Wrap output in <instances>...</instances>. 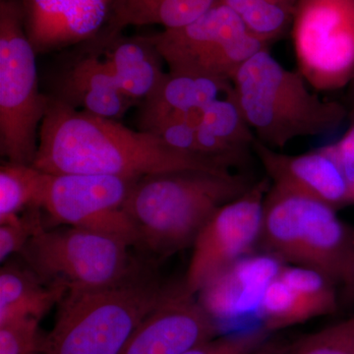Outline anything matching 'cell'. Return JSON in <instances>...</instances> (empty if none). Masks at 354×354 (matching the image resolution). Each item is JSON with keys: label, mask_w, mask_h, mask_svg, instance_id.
Instances as JSON below:
<instances>
[{"label": "cell", "mask_w": 354, "mask_h": 354, "mask_svg": "<svg viewBox=\"0 0 354 354\" xmlns=\"http://www.w3.org/2000/svg\"><path fill=\"white\" fill-rule=\"evenodd\" d=\"M202 113L203 111H198L184 118L165 121L150 133L157 135L174 150L201 157L197 152L196 134Z\"/></svg>", "instance_id": "obj_29"}, {"label": "cell", "mask_w": 354, "mask_h": 354, "mask_svg": "<svg viewBox=\"0 0 354 354\" xmlns=\"http://www.w3.org/2000/svg\"><path fill=\"white\" fill-rule=\"evenodd\" d=\"M256 136L242 113L234 90L203 111L197 127V152L232 171L241 167Z\"/></svg>", "instance_id": "obj_19"}, {"label": "cell", "mask_w": 354, "mask_h": 354, "mask_svg": "<svg viewBox=\"0 0 354 354\" xmlns=\"http://www.w3.org/2000/svg\"><path fill=\"white\" fill-rule=\"evenodd\" d=\"M94 39L118 86L135 102L141 104L165 78L164 60L148 36L127 38L121 34L111 39Z\"/></svg>", "instance_id": "obj_20"}, {"label": "cell", "mask_w": 354, "mask_h": 354, "mask_svg": "<svg viewBox=\"0 0 354 354\" xmlns=\"http://www.w3.org/2000/svg\"><path fill=\"white\" fill-rule=\"evenodd\" d=\"M335 286L321 272L286 264L265 291L259 325L272 334L334 314L337 309Z\"/></svg>", "instance_id": "obj_15"}, {"label": "cell", "mask_w": 354, "mask_h": 354, "mask_svg": "<svg viewBox=\"0 0 354 354\" xmlns=\"http://www.w3.org/2000/svg\"><path fill=\"white\" fill-rule=\"evenodd\" d=\"M290 344H286L281 339L269 337L260 346L254 349L252 353L249 354H286Z\"/></svg>", "instance_id": "obj_31"}, {"label": "cell", "mask_w": 354, "mask_h": 354, "mask_svg": "<svg viewBox=\"0 0 354 354\" xmlns=\"http://www.w3.org/2000/svg\"><path fill=\"white\" fill-rule=\"evenodd\" d=\"M148 37L169 71L218 77L232 82L249 58L269 48L225 1L189 24Z\"/></svg>", "instance_id": "obj_8"}, {"label": "cell", "mask_w": 354, "mask_h": 354, "mask_svg": "<svg viewBox=\"0 0 354 354\" xmlns=\"http://www.w3.org/2000/svg\"><path fill=\"white\" fill-rule=\"evenodd\" d=\"M262 326L223 333L180 354H249L271 337Z\"/></svg>", "instance_id": "obj_26"}, {"label": "cell", "mask_w": 354, "mask_h": 354, "mask_svg": "<svg viewBox=\"0 0 354 354\" xmlns=\"http://www.w3.org/2000/svg\"><path fill=\"white\" fill-rule=\"evenodd\" d=\"M267 252L251 254L218 272L199 292L197 299L221 330L258 316L265 291L285 266Z\"/></svg>", "instance_id": "obj_13"}, {"label": "cell", "mask_w": 354, "mask_h": 354, "mask_svg": "<svg viewBox=\"0 0 354 354\" xmlns=\"http://www.w3.org/2000/svg\"><path fill=\"white\" fill-rule=\"evenodd\" d=\"M221 334L183 283L140 324L120 354H180Z\"/></svg>", "instance_id": "obj_12"}, {"label": "cell", "mask_w": 354, "mask_h": 354, "mask_svg": "<svg viewBox=\"0 0 354 354\" xmlns=\"http://www.w3.org/2000/svg\"><path fill=\"white\" fill-rule=\"evenodd\" d=\"M297 70L317 92L354 78V0H299L291 23Z\"/></svg>", "instance_id": "obj_9"}, {"label": "cell", "mask_w": 354, "mask_h": 354, "mask_svg": "<svg viewBox=\"0 0 354 354\" xmlns=\"http://www.w3.org/2000/svg\"><path fill=\"white\" fill-rule=\"evenodd\" d=\"M232 90L234 85L227 79L167 72L155 92L141 102L140 130L151 132L165 121L203 111Z\"/></svg>", "instance_id": "obj_18"}, {"label": "cell", "mask_w": 354, "mask_h": 354, "mask_svg": "<svg viewBox=\"0 0 354 354\" xmlns=\"http://www.w3.org/2000/svg\"><path fill=\"white\" fill-rule=\"evenodd\" d=\"M346 290L348 291L349 295H353V297H354V262H353V274H351V283H349V285L348 286V288H346Z\"/></svg>", "instance_id": "obj_32"}, {"label": "cell", "mask_w": 354, "mask_h": 354, "mask_svg": "<svg viewBox=\"0 0 354 354\" xmlns=\"http://www.w3.org/2000/svg\"><path fill=\"white\" fill-rule=\"evenodd\" d=\"M36 318H22L0 325V354H41L44 335Z\"/></svg>", "instance_id": "obj_27"}, {"label": "cell", "mask_w": 354, "mask_h": 354, "mask_svg": "<svg viewBox=\"0 0 354 354\" xmlns=\"http://www.w3.org/2000/svg\"><path fill=\"white\" fill-rule=\"evenodd\" d=\"M225 0H113L108 25L99 35L111 39L129 26L158 25L164 30L189 24Z\"/></svg>", "instance_id": "obj_21"}, {"label": "cell", "mask_w": 354, "mask_h": 354, "mask_svg": "<svg viewBox=\"0 0 354 354\" xmlns=\"http://www.w3.org/2000/svg\"><path fill=\"white\" fill-rule=\"evenodd\" d=\"M232 85L256 138L272 149L283 148L299 137L335 131L348 118L344 106L312 92L302 74L286 68L269 48L249 58Z\"/></svg>", "instance_id": "obj_4"}, {"label": "cell", "mask_w": 354, "mask_h": 354, "mask_svg": "<svg viewBox=\"0 0 354 354\" xmlns=\"http://www.w3.org/2000/svg\"><path fill=\"white\" fill-rule=\"evenodd\" d=\"M130 245L88 228L41 227L20 254L41 283L71 288H99L118 283L135 269Z\"/></svg>", "instance_id": "obj_7"}, {"label": "cell", "mask_w": 354, "mask_h": 354, "mask_svg": "<svg viewBox=\"0 0 354 354\" xmlns=\"http://www.w3.org/2000/svg\"><path fill=\"white\" fill-rule=\"evenodd\" d=\"M351 88H353V106H351V109H354V78H353V80L351 81Z\"/></svg>", "instance_id": "obj_33"}, {"label": "cell", "mask_w": 354, "mask_h": 354, "mask_svg": "<svg viewBox=\"0 0 354 354\" xmlns=\"http://www.w3.org/2000/svg\"><path fill=\"white\" fill-rule=\"evenodd\" d=\"M37 53L28 39L20 0H0V153L32 165L48 95L39 88Z\"/></svg>", "instance_id": "obj_6"}, {"label": "cell", "mask_w": 354, "mask_h": 354, "mask_svg": "<svg viewBox=\"0 0 354 354\" xmlns=\"http://www.w3.org/2000/svg\"><path fill=\"white\" fill-rule=\"evenodd\" d=\"M41 209L30 208L15 220L0 225V261L4 262L14 253H20L26 244L44 227Z\"/></svg>", "instance_id": "obj_28"}, {"label": "cell", "mask_w": 354, "mask_h": 354, "mask_svg": "<svg viewBox=\"0 0 354 354\" xmlns=\"http://www.w3.org/2000/svg\"><path fill=\"white\" fill-rule=\"evenodd\" d=\"M253 153L272 185L314 198L335 209L351 205L346 179L329 146L286 155L256 139Z\"/></svg>", "instance_id": "obj_16"}, {"label": "cell", "mask_w": 354, "mask_h": 354, "mask_svg": "<svg viewBox=\"0 0 354 354\" xmlns=\"http://www.w3.org/2000/svg\"><path fill=\"white\" fill-rule=\"evenodd\" d=\"M66 286H46L32 270L14 265L0 272V325L22 318H41L59 304Z\"/></svg>", "instance_id": "obj_22"}, {"label": "cell", "mask_w": 354, "mask_h": 354, "mask_svg": "<svg viewBox=\"0 0 354 354\" xmlns=\"http://www.w3.org/2000/svg\"><path fill=\"white\" fill-rule=\"evenodd\" d=\"M138 180L99 174H46L39 206L55 225L88 228L137 245L138 232L125 204Z\"/></svg>", "instance_id": "obj_10"}, {"label": "cell", "mask_w": 354, "mask_h": 354, "mask_svg": "<svg viewBox=\"0 0 354 354\" xmlns=\"http://www.w3.org/2000/svg\"><path fill=\"white\" fill-rule=\"evenodd\" d=\"M82 44L80 53L60 70L51 95L88 113L120 120L139 102L121 90L99 44L92 39Z\"/></svg>", "instance_id": "obj_17"}, {"label": "cell", "mask_w": 354, "mask_h": 354, "mask_svg": "<svg viewBox=\"0 0 354 354\" xmlns=\"http://www.w3.org/2000/svg\"><path fill=\"white\" fill-rule=\"evenodd\" d=\"M44 171L32 165L6 162L0 167V225L30 208H39Z\"/></svg>", "instance_id": "obj_23"}, {"label": "cell", "mask_w": 354, "mask_h": 354, "mask_svg": "<svg viewBox=\"0 0 354 354\" xmlns=\"http://www.w3.org/2000/svg\"><path fill=\"white\" fill-rule=\"evenodd\" d=\"M254 183L234 172H169L139 179L125 204L138 232L137 246L160 258L192 246L209 216Z\"/></svg>", "instance_id": "obj_3"}, {"label": "cell", "mask_w": 354, "mask_h": 354, "mask_svg": "<svg viewBox=\"0 0 354 354\" xmlns=\"http://www.w3.org/2000/svg\"><path fill=\"white\" fill-rule=\"evenodd\" d=\"M286 354H354V317L305 335Z\"/></svg>", "instance_id": "obj_25"}, {"label": "cell", "mask_w": 354, "mask_h": 354, "mask_svg": "<svg viewBox=\"0 0 354 354\" xmlns=\"http://www.w3.org/2000/svg\"><path fill=\"white\" fill-rule=\"evenodd\" d=\"M271 187L267 176L241 196L216 209L193 242L183 286L197 295L203 286L260 245L266 195Z\"/></svg>", "instance_id": "obj_11"}, {"label": "cell", "mask_w": 354, "mask_h": 354, "mask_svg": "<svg viewBox=\"0 0 354 354\" xmlns=\"http://www.w3.org/2000/svg\"><path fill=\"white\" fill-rule=\"evenodd\" d=\"M32 167L50 174L141 179L156 174L232 171L209 158L178 152L153 133L73 108L48 95Z\"/></svg>", "instance_id": "obj_1"}, {"label": "cell", "mask_w": 354, "mask_h": 354, "mask_svg": "<svg viewBox=\"0 0 354 354\" xmlns=\"http://www.w3.org/2000/svg\"><path fill=\"white\" fill-rule=\"evenodd\" d=\"M337 212L326 203L271 183L259 246L285 264L321 272L346 290L353 270L354 230Z\"/></svg>", "instance_id": "obj_5"}, {"label": "cell", "mask_w": 354, "mask_h": 354, "mask_svg": "<svg viewBox=\"0 0 354 354\" xmlns=\"http://www.w3.org/2000/svg\"><path fill=\"white\" fill-rule=\"evenodd\" d=\"M174 288L162 283L153 268L137 264L113 285L67 290L41 354H120Z\"/></svg>", "instance_id": "obj_2"}, {"label": "cell", "mask_w": 354, "mask_h": 354, "mask_svg": "<svg viewBox=\"0 0 354 354\" xmlns=\"http://www.w3.org/2000/svg\"><path fill=\"white\" fill-rule=\"evenodd\" d=\"M349 118V127L342 138L328 146L346 179L349 203L354 205V109H351Z\"/></svg>", "instance_id": "obj_30"}, {"label": "cell", "mask_w": 354, "mask_h": 354, "mask_svg": "<svg viewBox=\"0 0 354 354\" xmlns=\"http://www.w3.org/2000/svg\"><path fill=\"white\" fill-rule=\"evenodd\" d=\"M299 0H225L249 31L268 44L281 39L292 23Z\"/></svg>", "instance_id": "obj_24"}, {"label": "cell", "mask_w": 354, "mask_h": 354, "mask_svg": "<svg viewBox=\"0 0 354 354\" xmlns=\"http://www.w3.org/2000/svg\"><path fill=\"white\" fill-rule=\"evenodd\" d=\"M37 55L88 43L108 25L113 0H20Z\"/></svg>", "instance_id": "obj_14"}]
</instances>
